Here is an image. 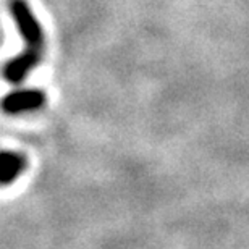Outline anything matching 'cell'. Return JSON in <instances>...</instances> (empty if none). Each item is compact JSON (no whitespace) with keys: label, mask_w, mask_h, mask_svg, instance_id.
Segmentation results:
<instances>
[{"label":"cell","mask_w":249,"mask_h":249,"mask_svg":"<svg viewBox=\"0 0 249 249\" xmlns=\"http://www.w3.org/2000/svg\"><path fill=\"white\" fill-rule=\"evenodd\" d=\"M12 10L15 12V17H17L19 28H21L24 39L28 42V51L23 55H19L18 58H15V60L5 65L3 76L10 83H19L26 78V74L41 60L42 36H41V28L36 23V19L33 18L28 5H24L21 0H15Z\"/></svg>","instance_id":"1"},{"label":"cell","mask_w":249,"mask_h":249,"mask_svg":"<svg viewBox=\"0 0 249 249\" xmlns=\"http://www.w3.org/2000/svg\"><path fill=\"white\" fill-rule=\"evenodd\" d=\"M46 102V96L39 89H21L8 94L2 101V110L10 115L23 112H33L41 108Z\"/></svg>","instance_id":"2"},{"label":"cell","mask_w":249,"mask_h":249,"mask_svg":"<svg viewBox=\"0 0 249 249\" xmlns=\"http://www.w3.org/2000/svg\"><path fill=\"white\" fill-rule=\"evenodd\" d=\"M28 168V159L17 151H0V186L12 185Z\"/></svg>","instance_id":"3"}]
</instances>
